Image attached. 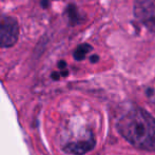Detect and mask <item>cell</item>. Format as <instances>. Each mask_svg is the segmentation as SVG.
I'll return each mask as SVG.
<instances>
[{"mask_svg": "<svg viewBox=\"0 0 155 155\" xmlns=\"http://www.w3.org/2000/svg\"><path fill=\"white\" fill-rule=\"evenodd\" d=\"M98 59H99V57H98L97 55H93V56H91V57H90V60H91V62H92V63L97 62Z\"/></svg>", "mask_w": 155, "mask_h": 155, "instance_id": "obj_8", "label": "cell"}, {"mask_svg": "<svg viewBox=\"0 0 155 155\" xmlns=\"http://www.w3.org/2000/svg\"><path fill=\"white\" fill-rule=\"evenodd\" d=\"M117 130L133 147L155 151V118L143 109L129 111L118 121Z\"/></svg>", "mask_w": 155, "mask_h": 155, "instance_id": "obj_1", "label": "cell"}, {"mask_svg": "<svg viewBox=\"0 0 155 155\" xmlns=\"http://www.w3.org/2000/svg\"><path fill=\"white\" fill-rule=\"evenodd\" d=\"M95 147V138L92 134H90V137L86 140L76 141L71 143L64 147V151L72 155H84L87 152L91 151Z\"/></svg>", "mask_w": 155, "mask_h": 155, "instance_id": "obj_4", "label": "cell"}, {"mask_svg": "<svg viewBox=\"0 0 155 155\" xmlns=\"http://www.w3.org/2000/svg\"><path fill=\"white\" fill-rule=\"evenodd\" d=\"M67 14H68V17H69L70 21H71V23L76 25V23L80 22V15H79V13H78V10L76 8L75 5L68 6Z\"/></svg>", "mask_w": 155, "mask_h": 155, "instance_id": "obj_6", "label": "cell"}, {"mask_svg": "<svg viewBox=\"0 0 155 155\" xmlns=\"http://www.w3.org/2000/svg\"><path fill=\"white\" fill-rule=\"evenodd\" d=\"M145 23L147 25V27L149 28L151 31L155 32V16L151 17V18L147 19V20L145 21Z\"/></svg>", "mask_w": 155, "mask_h": 155, "instance_id": "obj_7", "label": "cell"}, {"mask_svg": "<svg viewBox=\"0 0 155 155\" xmlns=\"http://www.w3.org/2000/svg\"><path fill=\"white\" fill-rule=\"evenodd\" d=\"M52 77H53L54 79H58V78L60 77V74L59 73H53L52 74Z\"/></svg>", "mask_w": 155, "mask_h": 155, "instance_id": "obj_10", "label": "cell"}, {"mask_svg": "<svg viewBox=\"0 0 155 155\" xmlns=\"http://www.w3.org/2000/svg\"><path fill=\"white\" fill-rule=\"evenodd\" d=\"M19 27L16 19L0 14V48H10L18 40Z\"/></svg>", "mask_w": 155, "mask_h": 155, "instance_id": "obj_2", "label": "cell"}, {"mask_svg": "<svg viewBox=\"0 0 155 155\" xmlns=\"http://www.w3.org/2000/svg\"><path fill=\"white\" fill-rule=\"evenodd\" d=\"M41 4H42V5H45V6H48V2H47V0H42V2H41Z\"/></svg>", "mask_w": 155, "mask_h": 155, "instance_id": "obj_12", "label": "cell"}, {"mask_svg": "<svg viewBox=\"0 0 155 155\" xmlns=\"http://www.w3.org/2000/svg\"><path fill=\"white\" fill-rule=\"evenodd\" d=\"M152 94H153V90H152V89H148V91H147V95L151 96Z\"/></svg>", "mask_w": 155, "mask_h": 155, "instance_id": "obj_11", "label": "cell"}, {"mask_svg": "<svg viewBox=\"0 0 155 155\" xmlns=\"http://www.w3.org/2000/svg\"><path fill=\"white\" fill-rule=\"evenodd\" d=\"M91 50H92V47H91L90 45H88V43L80 45L79 47L75 50V52H74V58H75L76 60H82Z\"/></svg>", "mask_w": 155, "mask_h": 155, "instance_id": "obj_5", "label": "cell"}, {"mask_svg": "<svg viewBox=\"0 0 155 155\" xmlns=\"http://www.w3.org/2000/svg\"><path fill=\"white\" fill-rule=\"evenodd\" d=\"M65 65H67V63H65L64 61H60L59 63H58V67H59L60 69H64Z\"/></svg>", "mask_w": 155, "mask_h": 155, "instance_id": "obj_9", "label": "cell"}, {"mask_svg": "<svg viewBox=\"0 0 155 155\" xmlns=\"http://www.w3.org/2000/svg\"><path fill=\"white\" fill-rule=\"evenodd\" d=\"M134 13L135 16L143 21L155 16V0H136Z\"/></svg>", "mask_w": 155, "mask_h": 155, "instance_id": "obj_3", "label": "cell"}]
</instances>
